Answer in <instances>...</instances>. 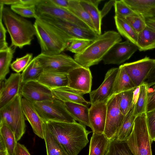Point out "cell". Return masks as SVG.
Wrapping results in <instances>:
<instances>
[{
	"label": "cell",
	"mask_w": 155,
	"mask_h": 155,
	"mask_svg": "<svg viewBox=\"0 0 155 155\" xmlns=\"http://www.w3.org/2000/svg\"><path fill=\"white\" fill-rule=\"evenodd\" d=\"M35 19L34 24L41 53L53 55L66 50L70 41L62 31L38 16Z\"/></svg>",
	"instance_id": "3"
},
{
	"label": "cell",
	"mask_w": 155,
	"mask_h": 155,
	"mask_svg": "<svg viewBox=\"0 0 155 155\" xmlns=\"http://www.w3.org/2000/svg\"><path fill=\"white\" fill-rule=\"evenodd\" d=\"M140 87L139 95L137 102L134 105V114L136 117L146 112L148 87L145 82L140 85Z\"/></svg>",
	"instance_id": "35"
},
{
	"label": "cell",
	"mask_w": 155,
	"mask_h": 155,
	"mask_svg": "<svg viewBox=\"0 0 155 155\" xmlns=\"http://www.w3.org/2000/svg\"><path fill=\"white\" fill-rule=\"evenodd\" d=\"M155 63V59L146 56L137 61L124 64L126 72L136 87L144 82Z\"/></svg>",
	"instance_id": "12"
},
{
	"label": "cell",
	"mask_w": 155,
	"mask_h": 155,
	"mask_svg": "<svg viewBox=\"0 0 155 155\" xmlns=\"http://www.w3.org/2000/svg\"><path fill=\"white\" fill-rule=\"evenodd\" d=\"M118 68L109 98L122 92L134 89L136 87L125 70L123 65L119 66Z\"/></svg>",
	"instance_id": "22"
},
{
	"label": "cell",
	"mask_w": 155,
	"mask_h": 155,
	"mask_svg": "<svg viewBox=\"0 0 155 155\" xmlns=\"http://www.w3.org/2000/svg\"><path fill=\"white\" fill-rule=\"evenodd\" d=\"M20 94L32 103L56 98L51 90L38 81H29L22 84Z\"/></svg>",
	"instance_id": "13"
},
{
	"label": "cell",
	"mask_w": 155,
	"mask_h": 155,
	"mask_svg": "<svg viewBox=\"0 0 155 155\" xmlns=\"http://www.w3.org/2000/svg\"><path fill=\"white\" fill-rule=\"evenodd\" d=\"M136 117L134 114V105L125 116L121 126L115 139L120 141H126L131 134Z\"/></svg>",
	"instance_id": "29"
},
{
	"label": "cell",
	"mask_w": 155,
	"mask_h": 155,
	"mask_svg": "<svg viewBox=\"0 0 155 155\" xmlns=\"http://www.w3.org/2000/svg\"><path fill=\"white\" fill-rule=\"evenodd\" d=\"M118 69V68H115L109 70L101 85L97 89L89 93L91 105L107 101L109 98Z\"/></svg>",
	"instance_id": "17"
},
{
	"label": "cell",
	"mask_w": 155,
	"mask_h": 155,
	"mask_svg": "<svg viewBox=\"0 0 155 155\" xmlns=\"http://www.w3.org/2000/svg\"><path fill=\"white\" fill-rule=\"evenodd\" d=\"M68 10L95 31L92 21L88 13L81 5L79 0H69Z\"/></svg>",
	"instance_id": "33"
},
{
	"label": "cell",
	"mask_w": 155,
	"mask_h": 155,
	"mask_svg": "<svg viewBox=\"0 0 155 155\" xmlns=\"http://www.w3.org/2000/svg\"><path fill=\"white\" fill-rule=\"evenodd\" d=\"M0 136L6 146L8 155H14L17 142L12 131L5 122L1 120Z\"/></svg>",
	"instance_id": "32"
},
{
	"label": "cell",
	"mask_w": 155,
	"mask_h": 155,
	"mask_svg": "<svg viewBox=\"0 0 155 155\" xmlns=\"http://www.w3.org/2000/svg\"><path fill=\"white\" fill-rule=\"evenodd\" d=\"M155 48V45L153 47V49Z\"/></svg>",
	"instance_id": "56"
},
{
	"label": "cell",
	"mask_w": 155,
	"mask_h": 155,
	"mask_svg": "<svg viewBox=\"0 0 155 155\" xmlns=\"http://www.w3.org/2000/svg\"><path fill=\"white\" fill-rule=\"evenodd\" d=\"M14 155H31L28 151L23 144L17 143Z\"/></svg>",
	"instance_id": "46"
},
{
	"label": "cell",
	"mask_w": 155,
	"mask_h": 155,
	"mask_svg": "<svg viewBox=\"0 0 155 155\" xmlns=\"http://www.w3.org/2000/svg\"><path fill=\"white\" fill-rule=\"evenodd\" d=\"M36 57L44 71L68 74L72 70L81 67L74 59L64 54L48 55L41 53Z\"/></svg>",
	"instance_id": "8"
},
{
	"label": "cell",
	"mask_w": 155,
	"mask_h": 155,
	"mask_svg": "<svg viewBox=\"0 0 155 155\" xmlns=\"http://www.w3.org/2000/svg\"><path fill=\"white\" fill-rule=\"evenodd\" d=\"M63 102L68 111L75 120L91 128L89 117V108L87 105L72 102Z\"/></svg>",
	"instance_id": "23"
},
{
	"label": "cell",
	"mask_w": 155,
	"mask_h": 155,
	"mask_svg": "<svg viewBox=\"0 0 155 155\" xmlns=\"http://www.w3.org/2000/svg\"><path fill=\"white\" fill-rule=\"evenodd\" d=\"M116 0H111L105 4L102 9L100 11L102 18L109 12L112 7L114 6Z\"/></svg>",
	"instance_id": "47"
},
{
	"label": "cell",
	"mask_w": 155,
	"mask_h": 155,
	"mask_svg": "<svg viewBox=\"0 0 155 155\" xmlns=\"http://www.w3.org/2000/svg\"><path fill=\"white\" fill-rule=\"evenodd\" d=\"M54 5L68 10L69 5V0H49Z\"/></svg>",
	"instance_id": "48"
},
{
	"label": "cell",
	"mask_w": 155,
	"mask_h": 155,
	"mask_svg": "<svg viewBox=\"0 0 155 155\" xmlns=\"http://www.w3.org/2000/svg\"><path fill=\"white\" fill-rule=\"evenodd\" d=\"M146 113L148 131L152 142L155 139V110Z\"/></svg>",
	"instance_id": "43"
},
{
	"label": "cell",
	"mask_w": 155,
	"mask_h": 155,
	"mask_svg": "<svg viewBox=\"0 0 155 155\" xmlns=\"http://www.w3.org/2000/svg\"><path fill=\"white\" fill-rule=\"evenodd\" d=\"M36 10L38 16H48L75 24L83 28L91 29L69 10L54 5L49 0H42L41 2L36 6Z\"/></svg>",
	"instance_id": "11"
},
{
	"label": "cell",
	"mask_w": 155,
	"mask_h": 155,
	"mask_svg": "<svg viewBox=\"0 0 155 155\" xmlns=\"http://www.w3.org/2000/svg\"><path fill=\"white\" fill-rule=\"evenodd\" d=\"M120 98L119 94L111 97L107 101L106 122L104 134L110 140L116 137L125 117L120 110Z\"/></svg>",
	"instance_id": "10"
},
{
	"label": "cell",
	"mask_w": 155,
	"mask_h": 155,
	"mask_svg": "<svg viewBox=\"0 0 155 155\" xmlns=\"http://www.w3.org/2000/svg\"><path fill=\"white\" fill-rule=\"evenodd\" d=\"M153 141H154L155 142V139Z\"/></svg>",
	"instance_id": "57"
},
{
	"label": "cell",
	"mask_w": 155,
	"mask_h": 155,
	"mask_svg": "<svg viewBox=\"0 0 155 155\" xmlns=\"http://www.w3.org/2000/svg\"><path fill=\"white\" fill-rule=\"evenodd\" d=\"M51 90L55 97L63 102H72L87 105H91L90 102L86 101L84 98L83 95L68 87Z\"/></svg>",
	"instance_id": "24"
},
{
	"label": "cell",
	"mask_w": 155,
	"mask_h": 155,
	"mask_svg": "<svg viewBox=\"0 0 155 155\" xmlns=\"http://www.w3.org/2000/svg\"><path fill=\"white\" fill-rule=\"evenodd\" d=\"M115 16L125 18L137 13L124 0H116L114 5Z\"/></svg>",
	"instance_id": "40"
},
{
	"label": "cell",
	"mask_w": 155,
	"mask_h": 155,
	"mask_svg": "<svg viewBox=\"0 0 155 155\" xmlns=\"http://www.w3.org/2000/svg\"><path fill=\"white\" fill-rule=\"evenodd\" d=\"M114 18L116 27L119 34L127 40L136 45L138 33L125 18L115 15Z\"/></svg>",
	"instance_id": "26"
},
{
	"label": "cell",
	"mask_w": 155,
	"mask_h": 155,
	"mask_svg": "<svg viewBox=\"0 0 155 155\" xmlns=\"http://www.w3.org/2000/svg\"><path fill=\"white\" fill-rule=\"evenodd\" d=\"M19 2V0H0V3L12 6L18 4Z\"/></svg>",
	"instance_id": "52"
},
{
	"label": "cell",
	"mask_w": 155,
	"mask_h": 155,
	"mask_svg": "<svg viewBox=\"0 0 155 155\" xmlns=\"http://www.w3.org/2000/svg\"><path fill=\"white\" fill-rule=\"evenodd\" d=\"M110 140L104 133H93L89 145V155H106Z\"/></svg>",
	"instance_id": "25"
},
{
	"label": "cell",
	"mask_w": 155,
	"mask_h": 155,
	"mask_svg": "<svg viewBox=\"0 0 155 155\" xmlns=\"http://www.w3.org/2000/svg\"><path fill=\"white\" fill-rule=\"evenodd\" d=\"M122 41L118 32L114 31H105L99 35L82 53L75 54L74 59L81 66L89 68L102 60L112 46Z\"/></svg>",
	"instance_id": "4"
},
{
	"label": "cell",
	"mask_w": 155,
	"mask_h": 155,
	"mask_svg": "<svg viewBox=\"0 0 155 155\" xmlns=\"http://www.w3.org/2000/svg\"><path fill=\"white\" fill-rule=\"evenodd\" d=\"M4 5L0 3V15L10 36V47L22 48L31 45L35 35L34 24Z\"/></svg>",
	"instance_id": "2"
},
{
	"label": "cell",
	"mask_w": 155,
	"mask_h": 155,
	"mask_svg": "<svg viewBox=\"0 0 155 155\" xmlns=\"http://www.w3.org/2000/svg\"><path fill=\"white\" fill-rule=\"evenodd\" d=\"M43 71L39 61L35 57L21 74L22 84L31 81H37Z\"/></svg>",
	"instance_id": "27"
},
{
	"label": "cell",
	"mask_w": 155,
	"mask_h": 155,
	"mask_svg": "<svg viewBox=\"0 0 155 155\" xmlns=\"http://www.w3.org/2000/svg\"><path fill=\"white\" fill-rule=\"evenodd\" d=\"M42 0H19L18 4L28 6H37Z\"/></svg>",
	"instance_id": "50"
},
{
	"label": "cell",
	"mask_w": 155,
	"mask_h": 155,
	"mask_svg": "<svg viewBox=\"0 0 155 155\" xmlns=\"http://www.w3.org/2000/svg\"><path fill=\"white\" fill-rule=\"evenodd\" d=\"M134 89L124 91L119 94L120 108L121 112L124 116L128 113L134 105L133 99Z\"/></svg>",
	"instance_id": "37"
},
{
	"label": "cell",
	"mask_w": 155,
	"mask_h": 155,
	"mask_svg": "<svg viewBox=\"0 0 155 155\" xmlns=\"http://www.w3.org/2000/svg\"><path fill=\"white\" fill-rule=\"evenodd\" d=\"M68 74V87L82 95L91 92L92 76L89 68L81 66L72 70Z\"/></svg>",
	"instance_id": "15"
},
{
	"label": "cell",
	"mask_w": 155,
	"mask_h": 155,
	"mask_svg": "<svg viewBox=\"0 0 155 155\" xmlns=\"http://www.w3.org/2000/svg\"><path fill=\"white\" fill-rule=\"evenodd\" d=\"M146 22L147 26L155 30V18L146 19Z\"/></svg>",
	"instance_id": "54"
},
{
	"label": "cell",
	"mask_w": 155,
	"mask_h": 155,
	"mask_svg": "<svg viewBox=\"0 0 155 155\" xmlns=\"http://www.w3.org/2000/svg\"><path fill=\"white\" fill-rule=\"evenodd\" d=\"M32 53H28L22 57L17 58L11 64L10 66L14 71L20 73L23 71L32 59Z\"/></svg>",
	"instance_id": "42"
},
{
	"label": "cell",
	"mask_w": 155,
	"mask_h": 155,
	"mask_svg": "<svg viewBox=\"0 0 155 155\" xmlns=\"http://www.w3.org/2000/svg\"><path fill=\"white\" fill-rule=\"evenodd\" d=\"M10 8L15 13L24 18L36 19L38 17L35 6H28L18 4L11 6Z\"/></svg>",
	"instance_id": "38"
},
{
	"label": "cell",
	"mask_w": 155,
	"mask_h": 155,
	"mask_svg": "<svg viewBox=\"0 0 155 155\" xmlns=\"http://www.w3.org/2000/svg\"><path fill=\"white\" fill-rule=\"evenodd\" d=\"M37 81L51 90L67 87L68 74L44 71Z\"/></svg>",
	"instance_id": "20"
},
{
	"label": "cell",
	"mask_w": 155,
	"mask_h": 155,
	"mask_svg": "<svg viewBox=\"0 0 155 155\" xmlns=\"http://www.w3.org/2000/svg\"><path fill=\"white\" fill-rule=\"evenodd\" d=\"M22 83L21 74L12 73L0 84V108L3 107L20 94Z\"/></svg>",
	"instance_id": "16"
},
{
	"label": "cell",
	"mask_w": 155,
	"mask_h": 155,
	"mask_svg": "<svg viewBox=\"0 0 155 155\" xmlns=\"http://www.w3.org/2000/svg\"><path fill=\"white\" fill-rule=\"evenodd\" d=\"M0 155H8L6 147L1 136H0Z\"/></svg>",
	"instance_id": "51"
},
{
	"label": "cell",
	"mask_w": 155,
	"mask_h": 155,
	"mask_svg": "<svg viewBox=\"0 0 155 155\" xmlns=\"http://www.w3.org/2000/svg\"><path fill=\"white\" fill-rule=\"evenodd\" d=\"M33 104L37 113L44 122L71 123L76 122L68 111L64 102L57 98Z\"/></svg>",
	"instance_id": "7"
},
{
	"label": "cell",
	"mask_w": 155,
	"mask_h": 155,
	"mask_svg": "<svg viewBox=\"0 0 155 155\" xmlns=\"http://www.w3.org/2000/svg\"><path fill=\"white\" fill-rule=\"evenodd\" d=\"M38 17L62 31L70 42L72 40L76 39L94 41L99 35L96 32L90 29L83 28L66 21L48 16L41 15Z\"/></svg>",
	"instance_id": "9"
},
{
	"label": "cell",
	"mask_w": 155,
	"mask_h": 155,
	"mask_svg": "<svg viewBox=\"0 0 155 155\" xmlns=\"http://www.w3.org/2000/svg\"><path fill=\"white\" fill-rule=\"evenodd\" d=\"M2 21V17L0 15V51L5 50L9 47L6 41L7 30Z\"/></svg>",
	"instance_id": "45"
},
{
	"label": "cell",
	"mask_w": 155,
	"mask_h": 155,
	"mask_svg": "<svg viewBox=\"0 0 155 155\" xmlns=\"http://www.w3.org/2000/svg\"><path fill=\"white\" fill-rule=\"evenodd\" d=\"M126 141L133 155H152L146 112L136 117L132 132Z\"/></svg>",
	"instance_id": "5"
},
{
	"label": "cell",
	"mask_w": 155,
	"mask_h": 155,
	"mask_svg": "<svg viewBox=\"0 0 155 155\" xmlns=\"http://www.w3.org/2000/svg\"><path fill=\"white\" fill-rule=\"evenodd\" d=\"M145 82L150 87L155 84V59L154 64Z\"/></svg>",
	"instance_id": "49"
},
{
	"label": "cell",
	"mask_w": 155,
	"mask_h": 155,
	"mask_svg": "<svg viewBox=\"0 0 155 155\" xmlns=\"http://www.w3.org/2000/svg\"><path fill=\"white\" fill-rule=\"evenodd\" d=\"M14 51L11 47L0 51V83L3 82L10 71L9 67Z\"/></svg>",
	"instance_id": "34"
},
{
	"label": "cell",
	"mask_w": 155,
	"mask_h": 155,
	"mask_svg": "<svg viewBox=\"0 0 155 155\" xmlns=\"http://www.w3.org/2000/svg\"><path fill=\"white\" fill-rule=\"evenodd\" d=\"M94 41L76 39L71 40L66 50L75 53L80 54L82 53Z\"/></svg>",
	"instance_id": "39"
},
{
	"label": "cell",
	"mask_w": 155,
	"mask_h": 155,
	"mask_svg": "<svg viewBox=\"0 0 155 155\" xmlns=\"http://www.w3.org/2000/svg\"><path fill=\"white\" fill-rule=\"evenodd\" d=\"M21 102L25 119L30 123L34 133L44 139V121L37 113L33 103L22 97Z\"/></svg>",
	"instance_id": "19"
},
{
	"label": "cell",
	"mask_w": 155,
	"mask_h": 155,
	"mask_svg": "<svg viewBox=\"0 0 155 155\" xmlns=\"http://www.w3.org/2000/svg\"></svg>",
	"instance_id": "58"
},
{
	"label": "cell",
	"mask_w": 155,
	"mask_h": 155,
	"mask_svg": "<svg viewBox=\"0 0 155 155\" xmlns=\"http://www.w3.org/2000/svg\"><path fill=\"white\" fill-rule=\"evenodd\" d=\"M91 2L94 5L98 6V5L99 3L102 1V0H90Z\"/></svg>",
	"instance_id": "55"
},
{
	"label": "cell",
	"mask_w": 155,
	"mask_h": 155,
	"mask_svg": "<svg viewBox=\"0 0 155 155\" xmlns=\"http://www.w3.org/2000/svg\"><path fill=\"white\" fill-rule=\"evenodd\" d=\"M79 1L81 5L89 14L92 21L95 31L99 35H101V34L102 18L98 6L92 3L90 0H79Z\"/></svg>",
	"instance_id": "30"
},
{
	"label": "cell",
	"mask_w": 155,
	"mask_h": 155,
	"mask_svg": "<svg viewBox=\"0 0 155 155\" xmlns=\"http://www.w3.org/2000/svg\"><path fill=\"white\" fill-rule=\"evenodd\" d=\"M138 49L136 45L127 40L119 42L112 46L102 61L105 64H120L128 60Z\"/></svg>",
	"instance_id": "14"
},
{
	"label": "cell",
	"mask_w": 155,
	"mask_h": 155,
	"mask_svg": "<svg viewBox=\"0 0 155 155\" xmlns=\"http://www.w3.org/2000/svg\"><path fill=\"white\" fill-rule=\"evenodd\" d=\"M125 18L138 33L143 30L147 25L146 19L141 15L137 13Z\"/></svg>",
	"instance_id": "41"
},
{
	"label": "cell",
	"mask_w": 155,
	"mask_h": 155,
	"mask_svg": "<svg viewBox=\"0 0 155 155\" xmlns=\"http://www.w3.org/2000/svg\"><path fill=\"white\" fill-rule=\"evenodd\" d=\"M136 45L140 51L153 49L155 45V30L147 25L138 33Z\"/></svg>",
	"instance_id": "28"
},
{
	"label": "cell",
	"mask_w": 155,
	"mask_h": 155,
	"mask_svg": "<svg viewBox=\"0 0 155 155\" xmlns=\"http://www.w3.org/2000/svg\"><path fill=\"white\" fill-rule=\"evenodd\" d=\"M21 98L19 94L0 108V120L5 122L12 131L17 142L26 130L25 118L22 109Z\"/></svg>",
	"instance_id": "6"
},
{
	"label": "cell",
	"mask_w": 155,
	"mask_h": 155,
	"mask_svg": "<svg viewBox=\"0 0 155 155\" xmlns=\"http://www.w3.org/2000/svg\"><path fill=\"white\" fill-rule=\"evenodd\" d=\"M135 12L146 20L155 18V0H124Z\"/></svg>",
	"instance_id": "21"
},
{
	"label": "cell",
	"mask_w": 155,
	"mask_h": 155,
	"mask_svg": "<svg viewBox=\"0 0 155 155\" xmlns=\"http://www.w3.org/2000/svg\"><path fill=\"white\" fill-rule=\"evenodd\" d=\"M107 101L91 105L89 108V120L93 133H104L106 122Z\"/></svg>",
	"instance_id": "18"
},
{
	"label": "cell",
	"mask_w": 155,
	"mask_h": 155,
	"mask_svg": "<svg viewBox=\"0 0 155 155\" xmlns=\"http://www.w3.org/2000/svg\"><path fill=\"white\" fill-rule=\"evenodd\" d=\"M44 140L47 155H69L53 135L43 124Z\"/></svg>",
	"instance_id": "31"
},
{
	"label": "cell",
	"mask_w": 155,
	"mask_h": 155,
	"mask_svg": "<svg viewBox=\"0 0 155 155\" xmlns=\"http://www.w3.org/2000/svg\"><path fill=\"white\" fill-rule=\"evenodd\" d=\"M140 91V86L137 87L134 90L133 99V103L134 105L136 104L139 95Z\"/></svg>",
	"instance_id": "53"
},
{
	"label": "cell",
	"mask_w": 155,
	"mask_h": 155,
	"mask_svg": "<svg viewBox=\"0 0 155 155\" xmlns=\"http://www.w3.org/2000/svg\"><path fill=\"white\" fill-rule=\"evenodd\" d=\"M106 155H133L126 141H120L115 138L111 140Z\"/></svg>",
	"instance_id": "36"
},
{
	"label": "cell",
	"mask_w": 155,
	"mask_h": 155,
	"mask_svg": "<svg viewBox=\"0 0 155 155\" xmlns=\"http://www.w3.org/2000/svg\"><path fill=\"white\" fill-rule=\"evenodd\" d=\"M155 110V84L148 87L146 113Z\"/></svg>",
	"instance_id": "44"
},
{
	"label": "cell",
	"mask_w": 155,
	"mask_h": 155,
	"mask_svg": "<svg viewBox=\"0 0 155 155\" xmlns=\"http://www.w3.org/2000/svg\"><path fill=\"white\" fill-rule=\"evenodd\" d=\"M44 124L69 155H78L89 142L91 133L76 122H44Z\"/></svg>",
	"instance_id": "1"
}]
</instances>
